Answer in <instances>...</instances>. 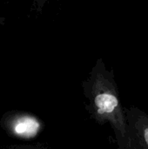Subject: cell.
I'll return each mask as SVG.
<instances>
[{"label": "cell", "mask_w": 148, "mask_h": 149, "mask_svg": "<svg viewBox=\"0 0 148 149\" xmlns=\"http://www.w3.org/2000/svg\"><path fill=\"white\" fill-rule=\"evenodd\" d=\"M129 149H148V114L136 106L125 108Z\"/></svg>", "instance_id": "cell-2"}, {"label": "cell", "mask_w": 148, "mask_h": 149, "mask_svg": "<svg viewBox=\"0 0 148 149\" xmlns=\"http://www.w3.org/2000/svg\"><path fill=\"white\" fill-rule=\"evenodd\" d=\"M39 124L34 119L24 117L17 121L14 126V131L17 134L25 137L33 136L38 130Z\"/></svg>", "instance_id": "cell-3"}, {"label": "cell", "mask_w": 148, "mask_h": 149, "mask_svg": "<svg viewBox=\"0 0 148 149\" xmlns=\"http://www.w3.org/2000/svg\"><path fill=\"white\" fill-rule=\"evenodd\" d=\"M94 106L97 115L113 125L118 144L122 149H129V139L125 110L122 107L116 84L112 76L106 73L99 76Z\"/></svg>", "instance_id": "cell-1"}]
</instances>
